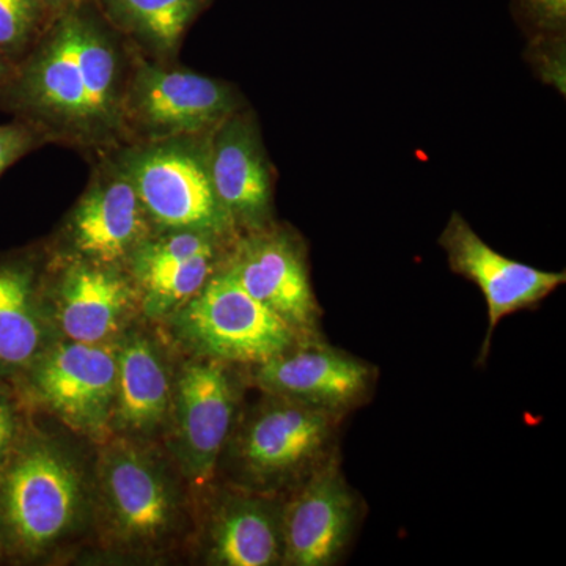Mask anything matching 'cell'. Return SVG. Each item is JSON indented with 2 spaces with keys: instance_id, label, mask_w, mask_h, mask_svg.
I'll return each mask as SVG.
<instances>
[{
  "instance_id": "9",
  "label": "cell",
  "mask_w": 566,
  "mask_h": 566,
  "mask_svg": "<svg viewBox=\"0 0 566 566\" xmlns=\"http://www.w3.org/2000/svg\"><path fill=\"white\" fill-rule=\"evenodd\" d=\"M453 273L475 283L486 301L488 329L480 359L485 360L495 327L505 316L527 311L566 281L565 271H543L509 259L486 244L468 221L453 212L439 237Z\"/></svg>"
},
{
  "instance_id": "10",
  "label": "cell",
  "mask_w": 566,
  "mask_h": 566,
  "mask_svg": "<svg viewBox=\"0 0 566 566\" xmlns=\"http://www.w3.org/2000/svg\"><path fill=\"white\" fill-rule=\"evenodd\" d=\"M212 188L234 232L273 223L274 170L252 112H234L210 134Z\"/></svg>"
},
{
  "instance_id": "2",
  "label": "cell",
  "mask_w": 566,
  "mask_h": 566,
  "mask_svg": "<svg viewBox=\"0 0 566 566\" xmlns=\"http://www.w3.org/2000/svg\"><path fill=\"white\" fill-rule=\"evenodd\" d=\"M210 134L128 142L112 150L111 161L132 181L153 226L164 232L237 233L212 188Z\"/></svg>"
},
{
  "instance_id": "26",
  "label": "cell",
  "mask_w": 566,
  "mask_h": 566,
  "mask_svg": "<svg viewBox=\"0 0 566 566\" xmlns=\"http://www.w3.org/2000/svg\"><path fill=\"white\" fill-rule=\"evenodd\" d=\"M81 0H43L44 7H46L48 14L54 18L57 14L63 13L71 9V7L77 6Z\"/></svg>"
},
{
  "instance_id": "6",
  "label": "cell",
  "mask_w": 566,
  "mask_h": 566,
  "mask_svg": "<svg viewBox=\"0 0 566 566\" xmlns=\"http://www.w3.org/2000/svg\"><path fill=\"white\" fill-rule=\"evenodd\" d=\"M223 264L253 300L292 327L300 344L322 340V308L312 289L307 249L296 233L273 223L245 233Z\"/></svg>"
},
{
  "instance_id": "1",
  "label": "cell",
  "mask_w": 566,
  "mask_h": 566,
  "mask_svg": "<svg viewBox=\"0 0 566 566\" xmlns=\"http://www.w3.org/2000/svg\"><path fill=\"white\" fill-rule=\"evenodd\" d=\"M132 63L111 25L81 6L50 28L0 87L6 107L48 142L114 150L126 144L123 96Z\"/></svg>"
},
{
  "instance_id": "19",
  "label": "cell",
  "mask_w": 566,
  "mask_h": 566,
  "mask_svg": "<svg viewBox=\"0 0 566 566\" xmlns=\"http://www.w3.org/2000/svg\"><path fill=\"white\" fill-rule=\"evenodd\" d=\"M118 419L134 430H148L161 422L169 406V376L161 356L147 338L126 342L117 356Z\"/></svg>"
},
{
  "instance_id": "12",
  "label": "cell",
  "mask_w": 566,
  "mask_h": 566,
  "mask_svg": "<svg viewBox=\"0 0 566 566\" xmlns=\"http://www.w3.org/2000/svg\"><path fill=\"white\" fill-rule=\"evenodd\" d=\"M376 370L322 340L300 344L259 365L256 385L270 395L345 416L370 397Z\"/></svg>"
},
{
  "instance_id": "7",
  "label": "cell",
  "mask_w": 566,
  "mask_h": 566,
  "mask_svg": "<svg viewBox=\"0 0 566 566\" xmlns=\"http://www.w3.org/2000/svg\"><path fill=\"white\" fill-rule=\"evenodd\" d=\"M82 497L73 463L48 446L14 458L0 486V512L11 538L25 551H41L73 526Z\"/></svg>"
},
{
  "instance_id": "22",
  "label": "cell",
  "mask_w": 566,
  "mask_h": 566,
  "mask_svg": "<svg viewBox=\"0 0 566 566\" xmlns=\"http://www.w3.org/2000/svg\"><path fill=\"white\" fill-rule=\"evenodd\" d=\"M46 17L43 0H0V52L11 65L20 63L39 40Z\"/></svg>"
},
{
  "instance_id": "11",
  "label": "cell",
  "mask_w": 566,
  "mask_h": 566,
  "mask_svg": "<svg viewBox=\"0 0 566 566\" xmlns=\"http://www.w3.org/2000/svg\"><path fill=\"white\" fill-rule=\"evenodd\" d=\"M151 226L132 181L106 159L71 212L66 233L76 260L117 268L151 237Z\"/></svg>"
},
{
  "instance_id": "13",
  "label": "cell",
  "mask_w": 566,
  "mask_h": 566,
  "mask_svg": "<svg viewBox=\"0 0 566 566\" xmlns=\"http://www.w3.org/2000/svg\"><path fill=\"white\" fill-rule=\"evenodd\" d=\"M117 354L71 342L48 354L33 374L41 400L66 423L95 436L106 430L117 397Z\"/></svg>"
},
{
  "instance_id": "3",
  "label": "cell",
  "mask_w": 566,
  "mask_h": 566,
  "mask_svg": "<svg viewBox=\"0 0 566 566\" xmlns=\"http://www.w3.org/2000/svg\"><path fill=\"white\" fill-rule=\"evenodd\" d=\"M241 109L243 98L229 82L139 57L123 96L126 144L203 136Z\"/></svg>"
},
{
  "instance_id": "14",
  "label": "cell",
  "mask_w": 566,
  "mask_h": 566,
  "mask_svg": "<svg viewBox=\"0 0 566 566\" xmlns=\"http://www.w3.org/2000/svg\"><path fill=\"white\" fill-rule=\"evenodd\" d=\"M182 464L192 479L207 480L232 431L238 390L226 365H186L175 390Z\"/></svg>"
},
{
  "instance_id": "16",
  "label": "cell",
  "mask_w": 566,
  "mask_h": 566,
  "mask_svg": "<svg viewBox=\"0 0 566 566\" xmlns=\"http://www.w3.org/2000/svg\"><path fill=\"white\" fill-rule=\"evenodd\" d=\"M132 283L118 268L74 260L59 289V318L71 342L102 344L132 307Z\"/></svg>"
},
{
  "instance_id": "20",
  "label": "cell",
  "mask_w": 566,
  "mask_h": 566,
  "mask_svg": "<svg viewBox=\"0 0 566 566\" xmlns=\"http://www.w3.org/2000/svg\"><path fill=\"white\" fill-rule=\"evenodd\" d=\"M31 268L0 263V363H29L39 353L43 327Z\"/></svg>"
},
{
  "instance_id": "18",
  "label": "cell",
  "mask_w": 566,
  "mask_h": 566,
  "mask_svg": "<svg viewBox=\"0 0 566 566\" xmlns=\"http://www.w3.org/2000/svg\"><path fill=\"white\" fill-rule=\"evenodd\" d=\"M104 21L123 33L156 62L175 59L189 25L207 0H96Z\"/></svg>"
},
{
  "instance_id": "24",
  "label": "cell",
  "mask_w": 566,
  "mask_h": 566,
  "mask_svg": "<svg viewBox=\"0 0 566 566\" xmlns=\"http://www.w3.org/2000/svg\"><path fill=\"white\" fill-rule=\"evenodd\" d=\"M521 11L539 36H558L564 32L566 0H521Z\"/></svg>"
},
{
  "instance_id": "8",
  "label": "cell",
  "mask_w": 566,
  "mask_h": 566,
  "mask_svg": "<svg viewBox=\"0 0 566 566\" xmlns=\"http://www.w3.org/2000/svg\"><path fill=\"white\" fill-rule=\"evenodd\" d=\"M359 513V497L346 483L337 458L331 457L282 506V564H338L356 534Z\"/></svg>"
},
{
  "instance_id": "15",
  "label": "cell",
  "mask_w": 566,
  "mask_h": 566,
  "mask_svg": "<svg viewBox=\"0 0 566 566\" xmlns=\"http://www.w3.org/2000/svg\"><path fill=\"white\" fill-rule=\"evenodd\" d=\"M104 504L125 542L150 545L172 527V494L161 472L129 446H114L102 465Z\"/></svg>"
},
{
  "instance_id": "25",
  "label": "cell",
  "mask_w": 566,
  "mask_h": 566,
  "mask_svg": "<svg viewBox=\"0 0 566 566\" xmlns=\"http://www.w3.org/2000/svg\"><path fill=\"white\" fill-rule=\"evenodd\" d=\"M11 431H13V420H11L10 409L0 401V453L10 441Z\"/></svg>"
},
{
  "instance_id": "5",
  "label": "cell",
  "mask_w": 566,
  "mask_h": 566,
  "mask_svg": "<svg viewBox=\"0 0 566 566\" xmlns=\"http://www.w3.org/2000/svg\"><path fill=\"white\" fill-rule=\"evenodd\" d=\"M249 419L238 447L245 475L260 488L303 483L334 457L340 416L271 395Z\"/></svg>"
},
{
  "instance_id": "4",
  "label": "cell",
  "mask_w": 566,
  "mask_h": 566,
  "mask_svg": "<svg viewBox=\"0 0 566 566\" xmlns=\"http://www.w3.org/2000/svg\"><path fill=\"white\" fill-rule=\"evenodd\" d=\"M177 322L197 353L219 363L262 365L300 345L292 327L253 300L226 264L181 305Z\"/></svg>"
},
{
  "instance_id": "23",
  "label": "cell",
  "mask_w": 566,
  "mask_h": 566,
  "mask_svg": "<svg viewBox=\"0 0 566 566\" xmlns=\"http://www.w3.org/2000/svg\"><path fill=\"white\" fill-rule=\"evenodd\" d=\"M43 142H48L43 134L29 123L20 120L0 125V175Z\"/></svg>"
},
{
  "instance_id": "21",
  "label": "cell",
  "mask_w": 566,
  "mask_h": 566,
  "mask_svg": "<svg viewBox=\"0 0 566 566\" xmlns=\"http://www.w3.org/2000/svg\"><path fill=\"white\" fill-rule=\"evenodd\" d=\"M219 259L221 251L170 262L129 264L133 279L144 294L145 311L163 315L188 303L222 266Z\"/></svg>"
},
{
  "instance_id": "17",
  "label": "cell",
  "mask_w": 566,
  "mask_h": 566,
  "mask_svg": "<svg viewBox=\"0 0 566 566\" xmlns=\"http://www.w3.org/2000/svg\"><path fill=\"white\" fill-rule=\"evenodd\" d=\"M211 558L227 566H270L282 562V510L251 495L229 499L211 527Z\"/></svg>"
},
{
  "instance_id": "27",
  "label": "cell",
  "mask_w": 566,
  "mask_h": 566,
  "mask_svg": "<svg viewBox=\"0 0 566 566\" xmlns=\"http://www.w3.org/2000/svg\"><path fill=\"white\" fill-rule=\"evenodd\" d=\"M11 71H13V65L9 61H7L6 55L0 52V87H2L3 82L9 80Z\"/></svg>"
}]
</instances>
